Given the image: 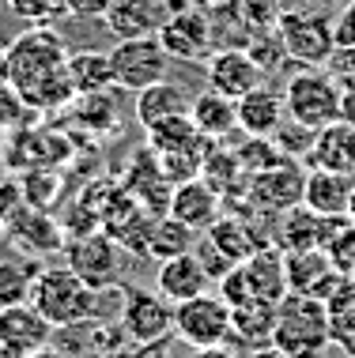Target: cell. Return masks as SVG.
Masks as SVG:
<instances>
[{
  "mask_svg": "<svg viewBox=\"0 0 355 358\" xmlns=\"http://www.w3.org/2000/svg\"><path fill=\"white\" fill-rule=\"evenodd\" d=\"M27 358H69V355H61V351H53V347H42V351H31Z\"/></svg>",
  "mask_w": 355,
  "mask_h": 358,
  "instance_id": "ab89813d",
  "label": "cell"
},
{
  "mask_svg": "<svg viewBox=\"0 0 355 358\" xmlns=\"http://www.w3.org/2000/svg\"><path fill=\"white\" fill-rule=\"evenodd\" d=\"M193 358H238L231 347H223V343H216V347H200V351H193Z\"/></svg>",
  "mask_w": 355,
  "mask_h": 358,
  "instance_id": "f35d334b",
  "label": "cell"
},
{
  "mask_svg": "<svg viewBox=\"0 0 355 358\" xmlns=\"http://www.w3.org/2000/svg\"><path fill=\"white\" fill-rule=\"evenodd\" d=\"M249 196L261 211H272L280 215L287 208H299L302 204V185H306V170L299 166L295 159L280 162L272 170H261V173H249Z\"/></svg>",
  "mask_w": 355,
  "mask_h": 358,
  "instance_id": "4fadbf2b",
  "label": "cell"
},
{
  "mask_svg": "<svg viewBox=\"0 0 355 358\" xmlns=\"http://www.w3.org/2000/svg\"><path fill=\"white\" fill-rule=\"evenodd\" d=\"M314 136H318V132L306 129V124H299V121H291V117H284V124L272 132L276 148H280L287 159H306V155L314 151Z\"/></svg>",
  "mask_w": 355,
  "mask_h": 358,
  "instance_id": "d6a6232c",
  "label": "cell"
},
{
  "mask_svg": "<svg viewBox=\"0 0 355 358\" xmlns=\"http://www.w3.org/2000/svg\"><path fill=\"white\" fill-rule=\"evenodd\" d=\"M64 253H69V268L83 279V283H91L95 290H106V287L118 283L121 245L106 234V230H91V234L69 238Z\"/></svg>",
  "mask_w": 355,
  "mask_h": 358,
  "instance_id": "30bf717a",
  "label": "cell"
},
{
  "mask_svg": "<svg viewBox=\"0 0 355 358\" xmlns=\"http://www.w3.org/2000/svg\"><path fill=\"white\" fill-rule=\"evenodd\" d=\"M204 80H208V91L238 102L242 94L265 83V72L257 69V61L246 50H216L204 61Z\"/></svg>",
  "mask_w": 355,
  "mask_h": 358,
  "instance_id": "7c38bea8",
  "label": "cell"
},
{
  "mask_svg": "<svg viewBox=\"0 0 355 358\" xmlns=\"http://www.w3.org/2000/svg\"><path fill=\"white\" fill-rule=\"evenodd\" d=\"M170 53L162 50V42L155 34L148 38H121L118 45L110 50V69H113V87L118 91L137 94L144 87L167 80L170 72Z\"/></svg>",
  "mask_w": 355,
  "mask_h": 358,
  "instance_id": "8992f818",
  "label": "cell"
},
{
  "mask_svg": "<svg viewBox=\"0 0 355 358\" xmlns=\"http://www.w3.org/2000/svg\"><path fill=\"white\" fill-rule=\"evenodd\" d=\"M8 83L27 102V110H57L76 99L69 80V50L50 23H31L4 45Z\"/></svg>",
  "mask_w": 355,
  "mask_h": 358,
  "instance_id": "6da1fadb",
  "label": "cell"
},
{
  "mask_svg": "<svg viewBox=\"0 0 355 358\" xmlns=\"http://www.w3.org/2000/svg\"><path fill=\"white\" fill-rule=\"evenodd\" d=\"M325 222L321 215H314L310 208H287L280 211V222H276V245L284 249V253H291V249H321L325 241Z\"/></svg>",
  "mask_w": 355,
  "mask_h": 358,
  "instance_id": "7402d4cb",
  "label": "cell"
},
{
  "mask_svg": "<svg viewBox=\"0 0 355 358\" xmlns=\"http://www.w3.org/2000/svg\"><path fill=\"white\" fill-rule=\"evenodd\" d=\"M34 275H38V268H31L27 260H19V257H0V309L31 302Z\"/></svg>",
  "mask_w": 355,
  "mask_h": 358,
  "instance_id": "f546056e",
  "label": "cell"
},
{
  "mask_svg": "<svg viewBox=\"0 0 355 358\" xmlns=\"http://www.w3.org/2000/svg\"><path fill=\"white\" fill-rule=\"evenodd\" d=\"M8 12L27 23H53L57 15H69L64 0H8Z\"/></svg>",
  "mask_w": 355,
  "mask_h": 358,
  "instance_id": "836d02e7",
  "label": "cell"
},
{
  "mask_svg": "<svg viewBox=\"0 0 355 358\" xmlns=\"http://www.w3.org/2000/svg\"><path fill=\"white\" fill-rule=\"evenodd\" d=\"M276 34L284 42L287 61H295L299 69H325L337 53L333 15L321 8H284Z\"/></svg>",
  "mask_w": 355,
  "mask_h": 358,
  "instance_id": "5b68a950",
  "label": "cell"
},
{
  "mask_svg": "<svg viewBox=\"0 0 355 358\" xmlns=\"http://www.w3.org/2000/svg\"><path fill=\"white\" fill-rule=\"evenodd\" d=\"M69 80H72V87H76V94L113 91L110 53H102V50H80V53H69Z\"/></svg>",
  "mask_w": 355,
  "mask_h": 358,
  "instance_id": "484cf974",
  "label": "cell"
},
{
  "mask_svg": "<svg viewBox=\"0 0 355 358\" xmlns=\"http://www.w3.org/2000/svg\"><path fill=\"white\" fill-rule=\"evenodd\" d=\"M0 148H4V129H0Z\"/></svg>",
  "mask_w": 355,
  "mask_h": 358,
  "instance_id": "ee69618b",
  "label": "cell"
},
{
  "mask_svg": "<svg viewBox=\"0 0 355 358\" xmlns=\"http://www.w3.org/2000/svg\"><path fill=\"white\" fill-rule=\"evenodd\" d=\"M12 238L31 253H50V249L61 245V230L53 227L50 215H38V211H23L12 222Z\"/></svg>",
  "mask_w": 355,
  "mask_h": 358,
  "instance_id": "4dcf8cb0",
  "label": "cell"
},
{
  "mask_svg": "<svg viewBox=\"0 0 355 358\" xmlns=\"http://www.w3.org/2000/svg\"><path fill=\"white\" fill-rule=\"evenodd\" d=\"M284 275H287V290L291 294L318 298V302H325L348 279L333 268L325 249H291V253H284Z\"/></svg>",
  "mask_w": 355,
  "mask_h": 358,
  "instance_id": "8fae6325",
  "label": "cell"
},
{
  "mask_svg": "<svg viewBox=\"0 0 355 358\" xmlns=\"http://www.w3.org/2000/svg\"><path fill=\"white\" fill-rule=\"evenodd\" d=\"M155 38L162 42V50L170 53V61H181V64H204L216 53L212 19H208V8H200V4L167 15V23L159 27Z\"/></svg>",
  "mask_w": 355,
  "mask_h": 358,
  "instance_id": "9c48e42d",
  "label": "cell"
},
{
  "mask_svg": "<svg viewBox=\"0 0 355 358\" xmlns=\"http://www.w3.org/2000/svg\"><path fill=\"white\" fill-rule=\"evenodd\" d=\"M333 34H337V50H355V0L333 15Z\"/></svg>",
  "mask_w": 355,
  "mask_h": 358,
  "instance_id": "d590c367",
  "label": "cell"
},
{
  "mask_svg": "<svg viewBox=\"0 0 355 358\" xmlns=\"http://www.w3.org/2000/svg\"><path fill=\"white\" fill-rule=\"evenodd\" d=\"M235 155H238L242 173H261V170H272V166H280V162H287V155L276 148L272 136H246V143Z\"/></svg>",
  "mask_w": 355,
  "mask_h": 358,
  "instance_id": "1f68e13d",
  "label": "cell"
},
{
  "mask_svg": "<svg viewBox=\"0 0 355 358\" xmlns=\"http://www.w3.org/2000/svg\"><path fill=\"white\" fill-rule=\"evenodd\" d=\"M344 219L355 222V181H351V196H348V211H344Z\"/></svg>",
  "mask_w": 355,
  "mask_h": 358,
  "instance_id": "60d3db41",
  "label": "cell"
},
{
  "mask_svg": "<svg viewBox=\"0 0 355 358\" xmlns=\"http://www.w3.org/2000/svg\"><path fill=\"white\" fill-rule=\"evenodd\" d=\"M193 253H197V260H200V264H204V272H208V279H223L227 272H231V260H227L223 253H219V249L212 245V241H208L204 234H200V241H197V245H193Z\"/></svg>",
  "mask_w": 355,
  "mask_h": 358,
  "instance_id": "e575fe53",
  "label": "cell"
},
{
  "mask_svg": "<svg viewBox=\"0 0 355 358\" xmlns=\"http://www.w3.org/2000/svg\"><path fill=\"white\" fill-rule=\"evenodd\" d=\"M167 0H110L102 23L110 27V34L121 38H148L159 34V27L167 23Z\"/></svg>",
  "mask_w": 355,
  "mask_h": 358,
  "instance_id": "2e32d148",
  "label": "cell"
},
{
  "mask_svg": "<svg viewBox=\"0 0 355 358\" xmlns=\"http://www.w3.org/2000/svg\"><path fill=\"white\" fill-rule=\"evenodd\" d=\"M333 76L340 80V87H348V83H355V50H337L333 53V61L325 64Z\"/></svg>",
  "mask_w": 355,
  "mask_h": 358,
  "instance_id": "8d00e7d4",
  "label": "cell"
},
{
  "mask_svg": "<svg viewBox=\"0 0 355 358\" xmlns=\"http://www.w3.org/2000/svg\"><path fill=\"white\" fill-rule=\"evenodd\" d=\"M310 166L337 170V173H355V124L333 121L314 136V151L306 155Z\"/></svg>",
  "mask_w": 355,
  "mask_h": 358,
  "instance_id": "ffe728a7",
  "label": "cell"
},
{
  "mask_svg": "<svg viewBox=\"0 0 355 358\" xmlns=\"http://www.w3.org/2000/svg\"><path fill=\"white\" fill-rule=\"evenodd\" d=\"M53 332L57 328L46 321L31 302L0 309V343L12 347V351H23V355L42 351V347H50Z\"/></svg>",
  "mask_w": 355,
  "mask_h": 358,
  "instance_id": "9a60e30c",
  "label": "cell"
},
{
  "mask_svg": "<svg viewBox=\"0 0 355 358\" xmlns=\"http://www.w3.org/2000/svg\"><path fill=\"white\" fill-rule=\"evenodd\" d=\"M110 8V0H64V12L76 19H102Z\"/></svg>",
  "mask_w": 355,
  "mask_h": 358,
  "instance_id": "74e56055",
  "label": "cell"
},
{
  "mask_svg": "<svg viewBox=\"0 0 355 358\" xmlns=\"http://www.w3.org/2000/svg\"><path fill=\"white\" fill-rule=\"evenodd\" d=\"M351 181H355V173H337V170L314 166L306 173V185H302V208H310L321 219H344L348 196H351Z\"/></svg>",
  "mask_w": 355,
  "mask_h": 358,
  "instance_id": "e0dca14e",
  "label": "cell"
},
{
  "mask_svg": "<svg viewBox=\"0 0 355 358\" xmlns=\"http://www.w3.org/2000/svg\"><path fill=\"white\" fill-rule=\"evenodd\" d=\"M193 4H200V8H216V4H227V0H193Z\"/></svg>",
  "mask_w": 355,
  "mask_h": 358,
  "instance_id": "7bdbcfd3",
  "label": "cell"
},
{
  "mask_svg": "<svg viewBox=\"0 0 355 358\" xmlns=\"http://www.w3.org/2000/svg\"><path fill=\"white\" fill-rule=\"evenodd\" d=\"M0 230H4V215H0Z\"/></svg>",
  "mask_w": 355,
  "mask_h": 358,
  "instance_id": "f6af8a7d",
  "label": "cell"
},
{
  "mask_svg": "<svg viewBox=\"0 0 355 358\" xmlns=\"http://www.w3.org/2000/svg\"><path fill=\"white\" fill-rule=\"evenodd\" d=\"M197 245V230H189L186 222H178L174 215H155L151 219V234H148V257L151 260H170L181 253H193Z\"/></svg>",
  "mask_w": 355,
  "mask_h": 358,
  "instance_id": "4316f807",
  "label": "cell"
},
{
  "mask_svg": "<svg viewBox=\"0 0 355 358\" xmlns=\"http://www.w3.org/2000/svg\"><path fill=\"white\" fill-rule=\"evenodd\" d=\"M235 113H238V129H242L246 136H272L287 117L284 91H272L268 83L253 87L249 94H242V99L235 102Z\"/></svg>",
  "mask_w": 355,
  "mask_h": 358,
  "instance_id": "d6986e66",
  "label": "cell"
},
{
  "mask_svg": "<svg viewBox=\"0 0 355 358\" xmlns=\"http://www.w3.org/2000/svg\"><path fill=\"white\" fill-rule=\"evenodd\" d=\"M340 99H344V87L329 69H299L295 76H287V83H284L287 117L314 132L340 121Z\"/></svg>",
  "mask_w": 355,
  "mask_h": 358,
  "instance_id": "277c9868",
  "label": "cell"
},
{
  "mask_svg": "<svg viewBox=\"0 0 355 358\" xmlns=\"http://www.w3.org/2000/svg\"><path fill=\"white\" fill-rule=\"evenodd\" d=\"M189 117H193L197 132L204 140H223L238 129V113H235V102L223 99L216 91H204V94H193V106H189Z\"/></svg>",
  "mask_w": 355,
  "mask_h": 358,
  "instance_id": "603a6c76",
  "label": "cell"
},
{
  "mask_svg": "<svg viewBox=\"0 0 355 358\" xmlns=\"http://www.w3.org/2000/svg\"><path fill=\"white\" fill-rule=\"evenodd\" d=\"M189 106H193V94H189L186 87L174 83V80H159V83L137 91V121L144 129H151V124H159L167 117L189 113Z\"/></svg>",
  "mask_w": 355,
  "mask_h": 358,
  "instance_id": "44dd1931",
  "label": "cell"
},
{
  "mask_svg": "<svg viewBox=\"0 0 355 358\" xmlns=\"http://www.w3.org/2000/svg\"><path fill=\"white\" fill-rule=\"evenodd\" d=\"M204 238L212 241V245H216L227 260H231L235 268L242 264V260H249V257L257 253V238L249 234L246 222H242V219H235V215H231V219L219 215V219L212 222V227L204 230Z\"/></svg>",
  "mask_w": 355,
  "mask_h": 358,
  "instance_id": "f1b7e54d",
  "label": "cell"
},
{
  "mask_svg": "<svg viewBox=\"0 0 355 358\" xmlns=\"http://www.w3.org/2000/svg\"><path fill=\"white\" fill-rule=\"evenodd\" d=\"M99 298H102V290H95L91 283H83L69 264L42 268V272L34 275V287H31V306L53 328H72V324L91 321Z\"/></svg>",
  "mask_w": 355,
  "mask_h": 358,
  "instance_id": "7a4b0ae2",
  "label": "cell"
},
{
  "mask_svg": "<svg viewBox=\"0 0 355 358\" xmlns=\"http://www.w3.org/2000/svg\"><path fill=\"white\" fill-rule=\"evenodd\" d=\"M333 343L329 336V317L325 302L302 294H287L276 306V328H272V347L284 358H321V351Z\"/></svg>",
  "mask_w": 355,
  "mask_h": 358,
  "instance_id": "3957f363",
  "label": "cell"
},
{
  "mask_svg": "<svg viewBox=\"0 0 355 358\" xmlns=\"http://www.w3.org/2000/svg\"><path fill=\"white\" fill-rule=\"evenodd\" d=\"M276 306L280 302H265V298L235 306L231 309V336H238L249 347H268L272 343V328H276Z\"/></svg>",
  "mask_w": 355,
  "mask_h": 358,
  "instance_id": "cb8c5ba5",
  "label": "cell"
},
{
  "mask_svg": "<svg viewBox=\"0 0 355 358\" xmlns=\"http://www.w3.org/2000/svg\"><path fill=\"white\" fill-rule=\"evenodd\" d=\"M0 87H8V69H4V45H0Z\"/></svg>",
  "mask_w": 355,
  "mask_h": 358,
  "instance_id": "b9f144b4",
  "label": "cell"
},
{
  "mask_svg": "<svg viewBox=\"0 0 355 358\" xmlns=\"http://www.w3.org/2000/svg\"><path fill=\"white\" fill-rule=\"evenodd\" d=\"M174 336L181 343H189L193 351L227 343V336H231V306L219 294H208V290L189 298V302H178L174 306Z\"/></svg>",
  "mask_w": 355,
  "mask_h": 358,
  "instance_id": "52a82bcc",
  "label": "cell"
},
{
  "mask_svg": "<svg viewBox=\"0 0 355 358\" xmlns=\"http://www.w3.org/2000/svg\"><path fill=\"white\" fill-rule=\"evenodd\" d=\"M121 328L132 343L155 347L174 332V306L159 290H125L121 294Z\"/></svg>",
  "mask_w": 355,
  "mask_h": 358,
  "instance_id": "ba28073f",
  "label": "cell"
},
{
  "mask_svg": "<svg viewBox=\"0 0 355 358\" xmlns=\"http://www.w3.org/2000/svg\"><path fill=\"white\" fill-rule=\"evenodd\" d=\"M325 317H329V336L333 343L355 351V279L348 275L344 283L325 298Z\"/></svg>",
  "mask_w": 355,
  "mask_h": 358,
  "instance_id": "83f0119b",
  "label": "cell"
},
{
  "mask_svg": "<svg viewBox=\"0 0 355 358\" xmlns=\"http://www.w3.org/2000/svg\"><path fill=\"white\" fill-rule=\"evenodd\" d=\"M219 204H223V196H219L204 178H189V181H178L174 192H170L167 215H174L178 222H186L189 230L204 234V230L219 219Z\"/></svg>",
  "mask_w": 355,
  "mask_h": 358,
  "instance_id": "5bb4252c",
  "label": "cell"
},
{
  "mask_svg": "<svg viewBox=\"0 0 355 358\" xmlns=\"http://www.w3.org/2000/svg\"><path fill=\"white\" fill-rule=\"evenodd\" d=\"M208 283H212V279H208V272H204V264L197 260V253H181V257L162 260L159 275H155V290L167 298L170 306L189 302V298L204 294Z\"/></svg>",
  "mask_w": 355,
  "mask_h": 358,
  "instance_id": "ac0fdd59",
  "label": "cell"
},
{
  "mask_svg": "<svg viewBox=\"0 0 355 358\" xmlns=\"http://www.w3.org/2000/svg\"><path fill=\"white\" fill-rule=\"evenodd\" d=\"M144 132H148V143H151V151H155V155H181V151L208 148V140L197 132V124H193L189 113L167 117V121L151 124V129H144Z\"/></svg>",
  "mask_w": 355,
  "mask_h": 358,
  "instance_id": "d4e9b609",
  "label": "cell"
}]
</instances>
